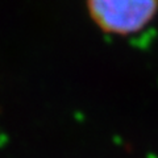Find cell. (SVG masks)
<instances>
[{
    "label": "cell",
    "mask_w": 158,
    "mask_h": 158,
    "mask_svg": "<svg viewBox=\"0 0 158 158\" xmlns=\"http://www.w3.org/2000/svg\"><path fill=\"white\" fill-rule=\"evenodd\" d=\"M94 23L107 33L131 34L156 16L158 0H87Z\"/></svg>",
    "instance_id": "6da1fadb"
}]
</instances>
